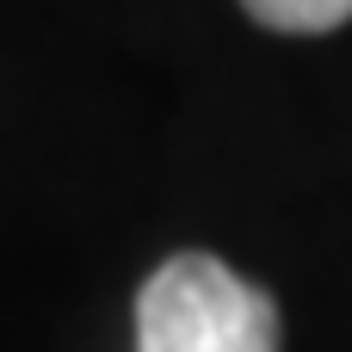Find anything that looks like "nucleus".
Instances as JSON below:
<instances>
[{"mask_svg":"<svg viewBox=\"0 0 352 352\" xmlns=\"http://www.w3.org/2000/svg\"><path fill=\"white\" fill-rule=\"evenodd\" d=\"M278 303L217 254H173L136 291V352H278Z\"/></svg>","mask_w":352,"mask_h":352,"instance_id":"f257e3e1","label":"nucleus"},{"mask_svg":"<svg viewBox=\"0 0 352 352\" xmlns=\"http://www.w3.org/2000/svg\"><path fill=\"white\" fill-rule=\"evenodd\" d=\"M241 6L266 31H291V37H322L352 19V0H241Z\"/></svg>","mask_w":352,"mask_h":352,"instance_id":"f03ea898","label":"nucleus"}]
</instances>
